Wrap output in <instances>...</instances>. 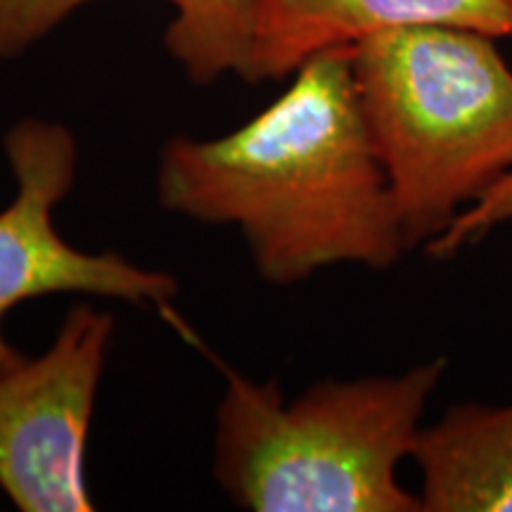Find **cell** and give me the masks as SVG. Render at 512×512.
Masks as SVG:
<instances>
[{
    "mask_svg": "<svg viewBox=\"0 0 512 512\" xmlns=\"http://www.w3.org/2000/svg\"><path fill=\"white\" fill-rule=\"evenodd\" d=\"M17 190L0 211V373L24 361L5 339L3 320L29 299L48 294H95L131 304L166 306L178 285L114 252H83L55 226V209L72 190L79 147L67 126L24 119L5 136Z\"/></svg>",
    "mask_w": 512,
    "mask_h": 512,
    "instance_id": "obj_5",
    "label": "cell"
},
{
    "mask_svg": "<svg viewBox=\"0 0 512 512\" xmlns=\"http://www.w3.org/2000/svg\"><path fill=\"white\" fill-rule=\"evenodd\" d=\"M354 81L408 249L512 174V69L494 36L422 24L354 46Z\"/></svg>",
    "mask_w": 512,
    "mask_h": 512,
    "instance_id": "obj_3",
    "label": "cell"
},
{
    "mask_svg": "<svg viewBox=\"0 0 512 512\" xmlns=\"http://www.w3.org/2000/svg\"><path fill=\"white\" fill-rule=\"evenodd\" d=\"M114 335L110 313L76 304L53 344L0 373V489L24 512H86V446Z\"/></svg>",
    "mask_w": 512,
    "mask_h": 512,
    "instance_id": "obj_4",
    "label": "cell"
},
{
    "mask_svg": "<svg viewBox=\"0 0 512 512\" xmlns=\"http://www.w3.org/2000/svg\"><path fill=\"white\" fill-rule=\"evenodd\" d=\"M512 219V174L505 176L489 195H484L477 204L465 209L456 216V221L448 226L437 240L430 242V254L451 256L460 247L470 245L472 240L482 238L498 223Z\"/></svg>",
    "mask_w": 512,
    "mask_h": 512,
    "instance_id": "obj_10",
    "label": "cell"
},
{
    "mask_svg": "<svg viewBox=\"0 0 512 512\" xmlns=\"http://www.w3.org/2000/svg\"><path fill=\"white\" fill-rule=\"evenodd\" d=\"M91 0H0V62H8L60 27Z\"/></svg>",
    "mask_w": 512,
    "mask_h": 512,
    "instance_id": "obj_9",
    "label": "cell"
},
{
    "mask_svg": "<svg viewBox=\"0 0 512 512\" xmlns=\"http://www.w3.org/2000/svg\"><path fill=\"white\" fill-rule=\"evenodd\" d=\"M446 358L401 375L320 382L285 401L275 382L228 375L214 472L254 512H422L399 482Z\"/></svg>",
    "mask_w": 512,
    "mask_h": 512,
    "instance_id": "obj_2",
    "label": "cell"
},
{
    "mask_svg": "<svg viewBox=\"0 0 512 512\" xmlns=\"http://www.w3.org/2000/svg\"><path fill=\"white\" fill-rule=\"evenodd\" d=\"M422 24L512 38V0H259L245 81L287 79L325 50Z\"/></svg>",
    "mask_w": 512,
    "mask_h": 512,
    "instance_id": "obj_6",
    "label": "cell"
},
{
    "mask_svg": "<svg viewBox=\"0 0 512 512\" xmlns=\"http://www.w3.org/2000/svg\"><path fill=\"white\" fill-rule=\"evenodd\" d=\"M354 48L294 72L264 112L221 138H174L157 169L164 209L235 226L273 285L320 268H389L408 249L354 81Z\"/></svg>",
    "mask_w": 512,
    "mask_h": 512,
    "instance_id": "obj_1",
    "label": "cell"
},
{
    "mask_svg": "<svg viewBox=\"0 0 512 512\" xmlns=\"http://www.w3.org/2000/svg\"><path fill=\"white\" fill-rule=\"evenodd\" d=\"M411 458L422 512H512V403L451 406L422 427Z\"/></svg>",
    "mask_w": 512,
    "mask_h": 512,
    "instance_id": "obj_7",
    "label": "cell"
},
{
    "mask_svg": "<svg viewBox=\"0 0 512 512\" xmlns=\"http://www.w3.org/2000/svg\"><path fill=\"white\" fill-rule=\"evenodd\" d=\"M174 19L164 34L169 55L188 79L209 86L221 76L245 79L254 48L259 0H169Z\"/></svg>",
    "mask_w": 512,
    "mask_h": 512,
    "instance_id": "obj_8",
    "label": "cell"
}]
</instances>
